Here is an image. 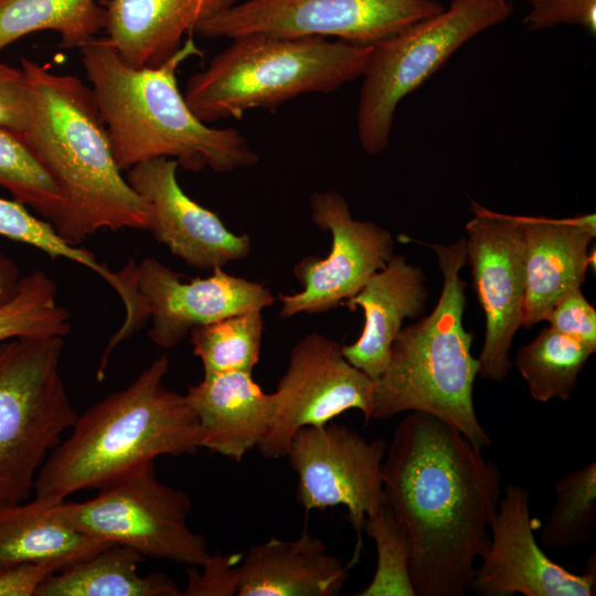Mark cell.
Masks as SVG:
<instances>
[{
	"mask_svg": "<svg viewBox=\"0 0 596 596\" xmlns=\"http://www.w3.org/2000/svg\"><path fill=\"white\" fill-rule=\"evenodd\" d=\"M386 502L409 543L415 596H464L501 498L498 466L455 427L409 412L383 460Z\"/></svg>",
	"mask_w": 596,
	"mask_h": 596,
	"instance_id": "6da1fadb",
	"label": "cell"
},
{
	"mask_svg": "<svg viewBox=\"0 0 596 596\" xmlns=\"http://www.w3.org/2000/svg\"><path fill=\"white\" fill-rule=\"evenodd\" d=\"M83 68L121 171L169 158L191 171L225 173L257 163L258 156L235 128H212L189 107L177 82L178 67L202 56L192 33L157 67L125 63L106 38L79 49Z\"/></svg>",
	"mask_w": 596,
	"mask_h": 596,
	"instance_id": "7a4b0ae2",
	"label": "cell"
},
{
	"mask_svg": "<svg viewBox=\"0 0 596 596\" xmlns=\"http://www.w3.org/2000/svg\"><path fill=\"white\" fill-rule=\"evenodd\" d=\"M20 62L29 85L23 136L64 195L51 222L60 237L81 246L100 230H149L148 205L116 163L91 87L29 58Z\"/></svg>",
	"mask_w": 596,
	"mask_h": 596,
	"instance_id": "3957f363",
	"label": "cell"
},
{
	"mask_svg": "<svg viewBox=\"0 0 596 596\" xmlns=\"http://www.w3.org/2000/svg\"><path fill=\"white\" fill-rule=\"evenodd\" d=\"M168 368V356H159L127 387L78 415L70 436L41 467L34 499L57 503L79 490L103 489L159 456L201 448L199 421L187 395L163 385Z\"/></svg>",
	"mask_w": 596,
	"mask_h": 596,
	"instance_id": "277c9868",
	"label": "cell"
},
{
	"mask_svg": "<svg viewBox=\"0 0 596 596\" xmlns=\"http://www.w3.org/2000/svg\"><path fill=\"white\" fill-rule=\"evenodd\" d=\"M425 245L437 255L441 292L428 316L402 328L394 339L386 369L375 381L372 419L426 413L451 425L482 450L492 441L477 418L472 400L480 363L471 354L473 333L462 322L465 237L447 245Z\"/></svg>",
	"mask_w": 596,
	"mask_h": 596,
	"instance_id": "5b68a950",
	"label": "cell"
},
{
	"mask_svg": "<svg viewBox=\"0 0 596 596\" xmlns=\"http://www.w3.org/2000/svg\"><path fill=\"white\" fill-rule=\"evenodd\" d=\"M373 45L321 36L248 34L232 39L187 82L184 98L203 123L241 120L310 93H330L364 73Z\"/></svg>",
	"mask_w": 596,
	"mask_h": 596,
	"instance_id": "8992f818",
	"label": "cell"
},
{
	"mask_svg": "<svg viewBox=\"0 0 596 596\" xmlns=\"http://www.w3.org/2000/svg\"><path fill=\"white\" fill-rule=\"evenodd\" d=\"M64 338L0 342V507L26 501L36 476L78 414L63 382Z\"/></svg>",
	"mask_w": 596,
	"mask_h": 596,
	"instance_id": "52a82bcc",
	"label": "cell"
},
{
	"mask_svg": "<svg viewBox=\"0 0 596 596\" xmlns=\"http://www.w3.org/2000/svg\"><path fill=\"white\" fill-rule=\"evenodd\" d=\"M509 0H451L448 9L375 43L360 91L356 129L363 150L389 145L400 102L432 77L466 42L505 21Z\"/></svg>",
	"mask_w": 596,
	"mask_h": 596,
	"instance_id": "ba28073f",
	"label": "cell"
},
{
	"mask_svg": "<svg viewBox=\"0 0 596 596\" xmlns=\"http://www.w3.org/2000/svg\"><path fill=\"white\" fill-rule=\"evenodd\" d=\"M55 507L78 531L143 557L200 566L211 555L205 538L188 525L190 497L161 482L155 461L99 489L89 500H63Z\"/></svg>",
	"mask_w": 596,
	"mask_h": 596,
	"instance_id": "9c48e42d",
	"label": "cell"
},
{
	"mask_svg": "<svg viewBox=\"0 0 596 596\" xmlns=\"http://www.w3.org/2000/svg\"><path fill=\"white\" fill-rule=\"evenodd\" d=\"M445 8L436 0H246L200 22L193 33L334 38L374 45Z\"/></svg>",
	"mask_w": 596,
	"mask_h": 596,
	"instance_id": "30bf717a",
	"label": "cell"
},
{
	"mask_svg": "<svg viewBox=\"0 0 596 596\" xmlns=\"http://www.w3.org/2000/svg\"><path fill=\"white\" fill-rule=\"evenodd\" d=\"M386 447L382 438L368 440L331 422L299 428L288 447L286 457L298 477L299 504L307 512L337 505L348 509L356 533L352 562L361 552L365 518L387 504L382 476Z\"/></svg>",
	"mask_w": 596,
	"mask_h": 596,
	"instance_id": "8fae6325",
	"label": "cell"
},
{
	"mask_svg": "<svg viewBox=\"0 0 596 596\" xmlns=\"http://www.w3.org/2000/svg\"><path fill=\"white\" fill-rule=\"evenodd\" d=\"M375 382L353 366L342 345L320 333H309L291 349L279 379L272 427L257 450L266 459L286 457L295 433L331 422L348 409L372 419Z\"/></svg>",
	"mask_w": 596,
	"mask_h": 596,
	"instance_id": "7c38bea8",
	"label": "cell"
},
{
	"mask_svg": "<svg viewBox=\"0 0 596 596\" xmlns=\"http://www.w3.org/2000/svg\"><path fill=\"white\" fill-rule=\"evenodd\" d=\"M471 212L466 224V257L486 320L479 375L502 382L512 366L509 353L521 327L525 295L521 215L494 212L475 201Z\"/></svg>",
	"mask_w": 596,
	"mask_h": 596,
	"instance_id": "4fadbf2b",
	"label": "cell"
},
{
	"mask_svg": "<svg viewBox=\"0 0 596 596\" xmlns=\"http://www.w3.org/2000/svg\"><path fill=\"white\" fill-rule=\"evenodd\" d=\"M310 207L312 222L330 231L331 248L323 259L308 255L295 265L292 272L302 290L279 296L281 318L336 308L356 295L394 256L391 233L373 221L354 219L338 191H315Z\"/></svg>",
	"mask_w": 596,
	"mask_h": 596,
	"instance_id": "5bb4252c",
	"label": "cell"
},
{
	"mask_svg": "<svg viewBox=\"0 0 596 596\" xmlns=\"http://www.w3.org/2000/svg\"><path fill=\"white\" fill-rule=\"evenodd\" d=\"M530 492L508 483L490 522V542L475 568L470 588L478 596H592L595 594V554L586 570L574 574L553 562L539 546Z\"/></svg>",
	"mask_w": 596,
	"mask_h": 596,
	"instance_id": "9a60e30c",
	"label": "cell"
},
{
	"mask_svg": "<svg viewBox=\"0 0 596 596\" xmlns=\"http://www.w3.org/2000/svg\"><path fill=\"white\" fill-rule=\"evenodd\" d=\"M136 286L142 313L151 320L148 336L162 348L178 345L195 326L275 302L263 283L230 275L223 267L185 281L153 257L136 264Z\"/></svg>",
	"mask_w": 596,
	"mask_h": 596,
	"instance_id": "2e32d148",
	"label": "cell"
},
{
	"mask_svg": "<svg viewBox=\"0 0 596 596\" xmlns=\"http://www.w3.org/2000/svg\"><path fill=\"white\" fill-rule=\"evenodd\" d=\"M179 164L157 158L131 167L126 180L146 201L155 238L192 267L213 269L245 258L247 234L231 232L217 214L192 200L177 179Z\"/></svg>",
	"mask_w": 596,
	"mask_h": 596,
	"instance_id": "e0dca14e",
	"label": "cell"
},
{
	"mask_svg": "<svg viewBox=\"0 0 596 596\" xmlns=\"http://www.w3.org/2000/svg\"><path fill=\"white\" fill-rule=\"evenodd\" d=\"M525 252V295L521 327L545 321L556 301L582 287L596 235L595 214L552 219L521 215Z\"/></svg>",
	"mask_w": 596,
	"mask_h": 596,
	"instance_id": "ac0fdd59",
	"label": "cell"
},
{
	"mask_svg": "<svg viewBox=\"0 0 596 596\" xmlns=\"http://www.w3.org/2000/svg\"><path fill=\"white\" fill-rule=\"evenodd\" d=\"M427 299L424 270L408 263L405 256L394 254L384 268L344 302L352 311L358 307L364 311L359 339L342 345L344 358L375 382L386 369L392 343L404 319L421 316Z\"/></svg>",
	"mask_w": 596,
	"mask_h": 596,
	"instance_id": "d6986e66",
	"label": "cell"
},
{
	"mask_svg": "<svg viewBox=\"0 0 596 596\" xmlns=\"http://www.w3.org/2000/svg\"><path fill=\"white\" fill-rule=\"evenodd\" d=\"M185 395L199 421L201 448L236 461L264 440L277 407L275 394L263 392L246 371L206 374Z\"/></svg>",
	"mask_w": 596,
	"mask_h": 596,
	"instance_id": "ffe728a7",
	"label": "cell"
},
{
	"mask_svg": "<svg viewBox=\"0 0 596 596\" xmlns=\"http://www.w3.org/2000/svg\"><path fill=\"white\" fill-rule=\"evenodd\" d=\"M237 0H104L106 39L134 67H157L185 34Z\"/></svg>",
	"mask_w": 596,
	"mask_h": 596,
	"instance_id": "44dd1931",
	"label": "cell"
},
{
	"mask_svg": "<svg viewBox=\"0 0 596 596\" xmlns=\"http://www.w3.org/2000/svg\"><path fill=\"white\" fill-rule=\"evenodd\" d=\"M347 578L343 562L304 530L291 541L251 546L240 563L237 596H337Z\"/></svg>",
	"mask_w": 596,
	"mask_h": 596,
	"instance_id": "7402d4cb",
	"label": "cell"
},
{
	"mask_svg": "<svg viewBox=\"0 0 596 596\" xmlns=\"http://www.w3.org/2000/svg\"><path fill=\"white\" fill-rule=\"evenodd\" d=\"M55 504L33 498L0 507V571L40 563L60 571L114 545L75 529Z\"/></svg>",
	"mask_w": 596,
	"mask_h": 596,
	"instance_id": "603a6c76",
	"label": "cell"
},
{
	"mask_svg": "<svg viewBox=\"0 0 596 596\" xmlns=\"http://www.w3.org/2000/svg\"><path fill=\"white\" fill-rule=\"evenodd\" d=\"M145 557L121 545H110L49 575L34 596H181L164 573L140 576Z\"/></svg>",
	"mask_w": 596,
	"mask_h": 596,
	"instance_id": "cb8c5ba5",
	"label": "cell"
},
{
	"mask_svg": "<svg viewBox=\"0 0 596 596\" xmlns=\"http://www.w3.org/2000/svg\"><path fill=\"white\" fill-rule=\"evenodd\" d=\"M105 19L95 0H0V53L39 31L58 33L64 49H81L104 30Z\"/></svg>",
	"mask_w": 596,
	"mask_h": 596,
	"instance_id": "d4e9b609",
	"label": "cell"
},
{
	"mask_svg": "<svg viewBox=\"0 0 596 596\" xmlns=\"http://www.w3.org/2000/svg\"><path fill=\"white\" fill-rule=\"evenodd\" d=\"M594 352L586 343L549 327L518 350L514 363L533 400L567 401Z\"/></svg>",
	"mask_w": 596,
	"mask_h": 596,
	"instance_id": "484cf974",
	"label": "cell"
},
{
	"mask_svg": "<svg viewBox=\"0 0 596 596\" xmlns=\"http://www.w3.org/2000/svg\"><path fill=\"white\" fill-rule=\"evenodd\" d=\"M264 319L262 310H248L190 330L193 353L202 361L204 375L252 372L258 363Z\"/></svg>",
	"mask_w": 596,
	"mask_h": 596,
	"instance_id": "4316f807",
	"label": "cell"
},
{
	"mask_svg": "<svg viewBox=\"0 0 596 596\" xmlns=\"http://www.w3.org/2000/svg\"><path fill=\"white\" fill-rule=\"evenodd\" d=\"M71 312L57 301V286L43 270L23 276L14 297L0 306V342L13 338H65Z\"/></svg>",
	"mask_w": 596,
	"mask_h": 596,
	"instance_id": "83f0119b",
	"label": "cell"
},
{
	"mask_svg": "<svg viewBox=\"0 0 596 596\" xmlns=\"http://www.w3.org/2000/svg\"><path fill=\"white\" fill-rule=\"evenodd\" d=\"M0 185L50 223L61 213L64 195L22 134L0 127Z\"/></svg>",
	"mask_w": 596,
	"mask_h": 596,
	"instance_id": "f1b7e54d",
	"label": "cell"
},
{
	"mask_svg": "<svg viewBox=\"0 0 596 596\" xmlns=\"http://www.w3.org/2000/svg\"><path fill=\"white\" fill-rule=\"evenodd\" d=\"M555 502L541 532L549 549H568L589 540L596 522V462L561 476Z\"/></svg>",
	"mask_w": 596,
	"mask_h": 596,
	"instance_id": "f546056e",
	"label": "cell"
},
{
	"mask_svg": "<svg viewBox=\"0 0 596 596\" xmlns=\"http://www.w3.org/2000/svg\"><path fill=\"white\" fill-rule=\"evenodd\" d=\"M0 236L33 246L52 258L62 257L78 263L102 277L117 295L125 289L120 270H111L88 249L67 244L49 221L34 216L17 200L0 198Z\"/></svg>",
	"mask_w": 596,
	"mask_h": 596,
	"instance_id": "4dcf8cb0",
	"label": "cell"
},
{
	"mask_svg": "<svg viewBox=\"0 0 596 596\" xmlns=\"http://www.w3.org/2000/svg\"><path fill=\"white\" fill-rule=\"evenodd\" d=\"M363 531L374 541L377 562L370 584L358 596H415L409 576V543L391 507L365 518Z\"/></svg>",
	"mask_w": 596,
	"mask_h": 596,
	"instance_id": "1f68e13d",
	"label": "cell"
},
{
	"mask_svg": "<svg viewBox=\"0 0 596 596\" xmlns=\"http://www.w3.org/2000/svg\"><path fill=\"white\" fill-rule=\"evenodd\" d=\"M243 554L210 555L202 565L187 566L188 584L181 596H233L240 584Z\"/></svg>",
	"mask_w": 596,
	"mask_h": 596,
	"instance_id": "d6a6232c",
	"label": "cell"
},
{
	"mask_svg": "<svg viewBox=\"0 0 596 596\" xmlns=\"http://www.w3.org/2000/svg\"><path fill=\"white\" fill-rule=\"evenodd\" d=\"M530 10L523 19L530 31L561 24L581 25L596 33V0H526Z\"/></svg>",
	"mask_w": 596,
	"mask_h": 596,
	"instance_id": "836d02e7",
	"label": "cell"
},
{
	"mask_svg": "<svg viewBox=\"0 0 596 596\" xmlns=\"http://www.w3.org/2000/svg\"><path fill=\"white\" fill-rule=\"evenodd\" d=\"M582 287L565 292L553 306L545 321L550 327L575 338L596 351V311Z\"/></svg>",
	"mask_w": 596,
	"mask_h": 596,
	"instance_id": "e575fe53",
	"label": "cell"
},
{
	"mask_svg": "<svg viewBox=\"0 0 596 596\" xmlns=\"http://www.w3.org/2000/svg\"><path fill=\"white\" fill-rule=\"evenodd\" d=\"M29 123V85L22 68L0 62V127L24 134Z\"/></svg>",
	"mask_w": 596,
	"mask_h": 596,
	"instance_id": "d590c367",
	"label": "cell"
},
{
	"mask_svg": "<svg viewBox=\"0 0 596 596\" xmlns=\"http://www.w3.org/2000/svg\"><path fill=\"white\" fill-rule=\"evenodd\" d=\"M58 568L52 564H23L0 571V596H34L40 584Z\"/></svg>",
	"mask_w": 596,
	"mask_h": 596,
	"instance_id": "8d00e7d4",
	"label": "cell"
},
{
	"mask_svg": "<svg viewBox=\"0 0 596 596\" xmlns=\"http://www.w3.org/2000/svg\"><path fill=\"white\" fill-rule=\"evenodd\" d=\"M21 278L15 263L0 252V306L14 297Z\"/></svg>",
	"mask_w": 596,
	"mask_h": 596,
	"instance_id": "74e56055",
	"label": "cell"
}]
</instances>
